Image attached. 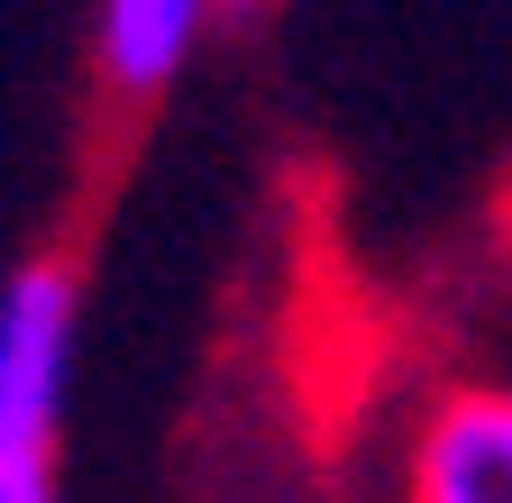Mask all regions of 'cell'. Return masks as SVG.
Wrapping results in <instances>:
<instances>
[{"label":"cell","instance_id":"cell-1","mask_svg":"<svg viewBox=\"0 0 512 503\" xmlns=\"http://www.w3.org/2000/svg\"><path fill=\"white\" fill-rule=\"evenodd\" d=\"M74 366V284L28 266L0 293V503H55V421Z\"/></svg>","mask_w":512,"mask_h":503},{"label":"cell","instance_id":"cell-2","mask_svg":"<svg viewBox=\"0 0 512 503\" xmlns=\"http://www.w3.org/2000/svg\"><path fill=\"white\" fill-rule=\"evenodd\" d=\"M412 503H512V394H448L421 421Z\"/></svg>","mask_w":512,"mask_h":503},{"label":"cell","instance_id":"cell-3","mask_svg":"<svg viewBox=\"0 0 512 503\" xmlns=\"http://www.w3.org/2000/svg\"><path fill=\"white\" fill-rule=\"evenodd\" d=\"M211 0H101V65L119 92H165L202 37Z\"/></svg>","mask_w":512,"mask_h":503}]
</instances>
